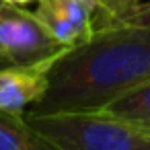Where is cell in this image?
<instances>
[{"label": "cell", "mask_w": 150, "mask_h": 150, "mask_svg": "<svg viewBox=\"0 0 150 150\" xmlns=\"http://www.w3.org/2000/svg\"><path fill=\"white\" fill-rule=\"evenodd\" d=\"M35 15L60 45L70 47L93 35L97 8L91 0H41Z\"/></svg>", "instance_id": "5b68a950"}, {"label": "cell", "mask_w": 150, "mask_h": 150, "mask_svg": "<svg viewBox=\"0 0 150 150\" xmlns=\"http://www.w3.org/2000/svg\"><path fill=\"white\" fill-rule=\"evenodd\" d=\"M2 2H11V4H29V2H41V0H2Z\"/></svg>", "instance_id": "8fae6325"}, {"label": "cell", "mask_w": 150, "mask_h": 150, "mask_svg": "<svg viewBox=\"0 0 150 150\" xmlns=\"http://www.w3.org/2000/svg\"><path fill=\"white\" fill-rule=\"evenodd\" d=\"M27 121L58 150H150V132L103 109L25 113Z\"/></svg>", "instance_id": "7a4b0ae2"}, {"label": "cell", "mask_w": 150, "mask_h": 150, "mask_svg": "<svg viewBox=\"0 0 150 150\" xmlns=\"http://www.w3.org/2000/svg\"><path fill=\"white\" fill-rule=\"evenodd\" d=\"M0 4H2V0H0Z\"/></svg>", "instance_id": "4fadbf2b"}, {"label": "cell", "mask_w": 150, "mask_h": 150, "mask_svg": "<svg viewBox=\"0 0 150 150\" xmlns=\"http://www.w3.org/2000/svg\"><path fill=\"white\" fill-rule=\"evenodd\" d=\"M91 2L95 4V8H97V17L105 11V4H107V0H91Z\"/></svg>", "instance_id": "30bf717a"}, {"label": "cell", "mask_w": 150, "mask_h": 150, "mask_svg": "<svg viewBox=\"0 0 150 150\" xmlns=\"http://www.w3.org/2000/svg\"><path fill=\"white\" fill-rule=\"evenodd\" d=\"M140 2H142V0H107L105 11L95 19V25H107V23L119 21L121 17H125Z\"/></svg>", "instance_id": "ba28073f"}, {"label": "cell", "mask_w": 150, "mask_h": 150, "mask_svg": "<svg viewBox=\"0 0 150 150\" xmlns=\"http://www.w3.org/2000/svg\"><path fill=\"white\" fill-rule=\"evenodd\" d=\"M0 150H58L27 121L25 113L0 109Z\"/></svg>", "instance_id": "8992f818"}, {"label": "cell", "mask_w": 150, "mask_h": 150, "mask_svg": "<svg viewBox=\"0 0 150 150\" xmlns=\"http://www.w3.org/2000/svg\"><path fill=\"white\" fill-rule=\"evenodd\" d=\"M119 21L123 23H132V25H142V27H148L150 29V2H140L136 4L125 17H121ZM115 23V21H113Z\"/></svg>", "instance_id": "9c48e42d"}, {"label": "cell", "mask_w": 150, "mask_h": 150, "mask_svg": "<svg viewBox=\"0 0 150 150\" xmlns=\"http://www.w3.org/2000/svg\"><path fill=\"white\" fill-rule=\"evenodd\" d=\"M62 52L41 62L6 64L0 68V109L11 113H25L33 103H37L47 88L50 68Z\"/></svg>", "instance_id": "277c9868"}, {"label": "cell", "mask_w": 150, "mask_h": 150, "mask_svg": "<svg viewBox=\"0 0 150 150\" xmlns=\"http://www.w3.org/2000/svg\"><path fill=\"white\" fill-rule=\"evenodd\" d=\"M2 66H6V60H4L2 56H0V68H2Z\"/></svg>", "instance_id": "7c38bea8"}, {"label": "cell", "mask_w": 150, "mask_h": 150, "mask_svg": "<svg viewBox=\"0 0 150 150\" xmlns=\"http://www.w3.org/2000/svg\"><path fill=\"white\" fill-rule=\"evenodd\" d=\"M103 111L150 132V80L123 93L121 97L105 105Z\"/></svg>", "instance_id": "52a82bcc"}, {"label": "cell", "mask_w": 150, "mask_h": 150, "mask_svg": "<svg viewBox=\"0 0 150 150\" xmlns=\"http://www.w3.org/2000/svg\"><path fill=\"white\" fill-rule=\"evenodd\" d=\"M60 45L35 13L25 11L21 4H0V56L6 64H33L58 52Z\"/></svg>", "instance_id": "3957f363"}, {"label": "cell", "mask_w": 150, "mask_h": 150, "mask_svg": "<svg viewBox=\"0 0 150 150\" xmlns=\"http://www.w3.org/2000/svg\"><path fill=\"white\" fill-rule=\"evenodd\" d=\"M150 80V29L123 21L95 25L88 39L66 47L31 115L103 109Z\"/></svg>", "instance_id": "6da1fadb"}]
</instances>
